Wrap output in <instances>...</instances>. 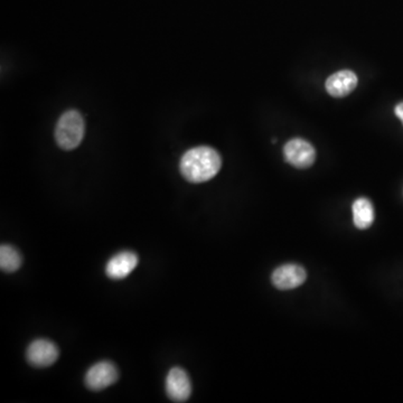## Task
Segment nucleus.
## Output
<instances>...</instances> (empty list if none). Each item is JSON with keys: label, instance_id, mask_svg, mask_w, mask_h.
Wrapping results in <instances>:
<instances>
[{"label": "nucleus", "instance_id": "obj_1", "mask_svg": "<svg viewBox=\"0 0 403 403\" xmlns=\"http://www.w3.org/2000/svg\"><path fill=\"white\" fill-rule=\"evenodd\" d=\"M222 167L220 154L207 146L195 147L183 155L180 164L182 176L189 183L210 181Z\"/></svg>", "mask_w": 403, "mask_h": 403}, {"label": "nucleus", "instance_id": "obj_2", "mask_svg": "<svg viewBox=\"0 0 403 403\" xmlns=\"http://www.w3.org/2000/svg\"><path fill=\"white\" fill-rule=\"evenodd\" d=\"M85 133L82 114L77 110H69L60 117L55 127V140L63 150H73L80 146Z\"/></svg>", "mask_w": 403, "mask_h": 403}, {"label": "nucleus", "instance_id": "obj_3", "mask_svg": "<svg viewBox=\"0 0 403 403\" xmlns=\"http://www.w3.org/2000/svg\"><path fill=\"white\" fill-rule=\"evenodd\" d=\"M285 160L300 170L311 167L315 162L316 150L313 145L304 139L294 138L285 145Z\"/></svg>", "mask_w": 403, "mask_h": 403}, {"label": "nucleus", "instance_id": "obj_4", "mask_svg": "<svg viewBox=\"0 0 403 403\" xmlns=\"http://www.w3.org/2000/svg\"><path fill=\"white\" fill-rule=\"evenodd\" d=\"M118 370L111 362H99L85 375V385L92 391L104 390L117 382Z\"/></svg>", "mask_w": 403, "mask_h": 403}, {"label": "nucleus", "instance_id": "obj_5", "mask_svg": "<svg viewBox=\"0 0 403 403\" xmlns=\"http://www.w3.org/2000/svg\"><path fill=\"white\" fill-rule=\"evenodd\" d=\"M59 355L57 346L48 340L34 341L26 352L27 361L35 368H48L57 361Z\"/></svg>", "mask_w": 403, "mask_h": 403}, {"label": "nucleus", "instance_id": "obj_6", "mask_svg": "<svg viewBox=\"0 0 403 403\" xmlns=\"http://www.w3.org/2000/svg\"><path fill=\"white\" fill-rule=\"evenodd\" d=\"M307 278L305 269L294 263L280 265L273 271L271 282L279 290H290L302 286Z\"/></svg>", "mask_w": 403, "mask_h": 403}, {"label": "nucleus", "instance_id": "obj_7", "mask_svg": "<svg viewBox=\"0 0 403 403\" xmlns=\"http://www.w3.org/2000/svg\"><path fill=\"white\" fill-rule=\"evenodd\" d=\"M166 392L170 400L175 402H185L191 397V380L181 368L170 370L166 379Z\"/></svg>", "mask_w": 403, "mask_h": 403}, {"label": "nucleus", "instance_id": "obj_8", "mask_svg": "<svg viewBox=\"0 0 403 403\" xmlns=\"http://www.w3.org/2000/svg\"><path fill=\"white\" fill-rule=\"evenodd\" d=\"M137 265H138V257L136 253L131 251L120 252L106 263V276L114 280H120L129 276Z\"/></svg>", "mask_w": 403, "mask_h": 403}, {"label": "nucleus", "instance_id": "obj_9", "mask_svg": "<svg viewBox=\"0 0 403 403\" xmlns=\"http://www.w3.org/2000/svg\"><path fill=\"white\" fill-rule=\"evenodd\" d=\"M358 85V77L348 70L337 72L327 79V92L335 98H343L352 92Z\"/></svg>", "mask_w": 403, "mask_h": 403}, {"label": "nucleus", "instance_id": "obj_10", "mask_svg": "<svg viewBox=\"0 0 403 403\" xmlns=\"http://www.w3.org/2000/svg\"><path fill=\"white\" fill-rule=\"evenodd\" d=\"M353 222L360 230L369 228L374 222V207L370 199L360 197L353 203Z\"/></svg>", "mask_w": 403, "mask_h": 403}, {"label": "nucleus", "instance_id": "obj_11", "mask_svg": "<svg viewBox=\"0 0 403 403\" xmlns=\"http://www.w3.org/2000/svg\"><path fill=\"white\" fill-rule=\"evenodd\" d=\"M21 265V255L15 248L4 244L0 248V268L5 272H15Z\"/></svg>", "mask_w": 403, "mask_h": 403}, {"label": "nucleus", "instance_id": "obj_12", "mask_svg": "<svg viewBox=\"0 0 403 403\" xmlns=\"http://www.w3.org/2000/svg\"><path fill=\"white\" fill-rule=\"evenodd\" d=\"M395 116L403 122V102L399 104L398 106H395L394 109Z\"/></svg>", "mask_w": 403, "mask_h": 403}]
</instances>
